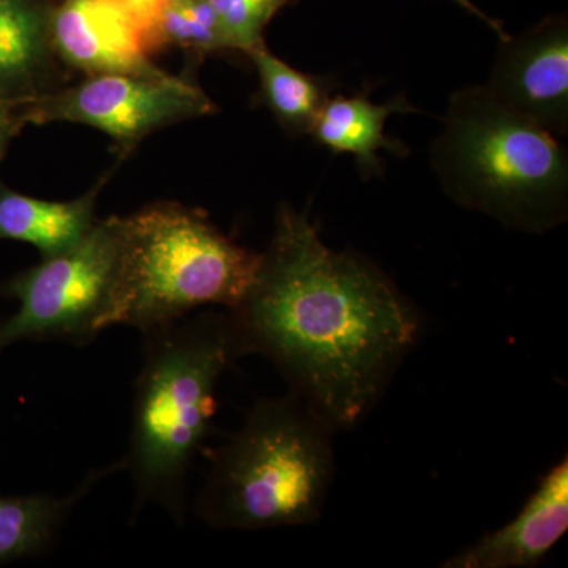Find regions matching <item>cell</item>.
Segmentation results:
<instances>
[{
    "instance_id": "7c38bea8",
    "label": "cell",
    "mask_w": 568,
    "mask_h": 568,
    "mask_svg": "<svg viewBox=\"0 0 568 568\" xmlns=\"http://www.w3.org/2000/svg\"><path fill=\"white\" fill-rule=\"evenodd\" d=\"M103 181L84 196L67 203L36 200L0 182V241H18L39 250L41 260L80 244L95 220Z\"/></svg>"
},
{
    "instance_id": "4fadbf2b",
    "label": "cell",
    "mask_w": 568,
    "mask_h": 568,
    "mask_svg": "<svg viewBox=\"0 0 568 568\" xmlns=\"http://www.w3.org/2000/svg\"><path fill=\"white\" fill-rule=\"evenodd\" d=\"M410 111L416 110L405 97L383 104L372 102L365 93L328 97L310 134L335 155H353L358 171L373 175L381 171V149L402 153V144L386 136L388 118L395 112Z\"/></svg>"
},
{
    "instance_id": "ffe728a7",
    "label": "cell",
    "mask_w": 568,
    "mask_h": 568,
    "mask_svg": "<svg viewBox=\"0 0 568 568\" xmlns=\"http://www.w3.org/2000/svg\"><path fill=\"white\" fill-rule=\"evenodd\" d=\"M452 2L457 3V6L463 7L466 11H469L470 14H474V17L478 18V20H481L484 22H487L489 28L493 29L499 36V39H503V37L507 36V32L504 31L503 24H500V21L493 20V18H489L488 14H485L484 11L480 9H477L476 3L473 2V0H452Z\"/></svg>"
},
{
    "instance_id": "ac0fdd59",
    "label": "cell",
    "mask_w": 568,
    "mask_h": 568,
    "mask_svg": "<svg viewBox=\"0 0 568 568\" xmlns=\"http://www.w3.org/2000/svg\"><path fill=\"white\" fill-rule=\"evenodd\" d=\"M136 22L151 54H155V29L168 0H115Z\"/></svg>"
},
{
    "instance_id": "5b68a950",
    "label": "cell",
    "mask_w": 568,
    "mask_h": 568,
    "mask_svg": "<svg viewBox=\"0 0 568 568\" xmlns=\"http://www.w3.org/2000/svg\"><path fill=\"white\" fill-rule=\"evenodd\" d=\"M261 253L235 244L203 213L148 205L122 219L121 253L97 331L129 325L142 335L205 308L235 310L260 268Z\"/></svg>"
},
{
    "instance_id": "d6986e66",
    "label": "cell",
    "mask_w": 568,
    "mask_h": 568,
    "mask_svg": "<svg viewBox=\"0 0 568 568\" xmlns=\"http://www.w3.org/2000/svg\"><path fill=\"white\" fill-rule=\"evenodd\" d=\"M24 126L20 110L11 106V104H0V162H2L3 153L7 145L20 130Z\"/></svg>"
},
{
    "instance_id": "7a4b0ae2",
    "label": "cell",
    "mask_w": 568,
    "mask_h": 568,
    "mask_svg": "<svg viewBox=\"0 0 568 568\" xmlns=\"http://www.w3.org/2000/svg\"><path fill=\"white\" fill-rule=\"evenodd\" d=\"M241 357L230 310H201L144 334L132 432L121 459L134 488V514L156 506L175 525L185 523L189 477L211 432L216 387Z\"/></svg>"
},
{
    "instance_id": "e0dca14e",
    "label": "cell",
    "mask_w": 568,
    "mask_h": 568,
    "mask_svg": "<svg viewBox=\"0 0 568 568\" xmlns=\"http://www.w3.org/2000/svg\"><path fill=\"white\" fill-rule=\"evenodd\" d=\"M294 0H211L230 50L250 52L264 44V29Z\"/></svg>"
},
{
    "instance_id": "6da1fadb",
    "label": "cell",
    "mask_w": 568,
    "mask_h": 568,
    "mask_svg": "<svg viewBox=\"0 0 568 568\" xmlns=\"http://www.w3.org/2000/svg\"><path fill=\"white\" fill-rule=\"evenodd\" d=\"M231 315L244 355L268 358L335 432L375 409L422 332L416 306L379 267L325 245L308 215L286 204Z\"/></svg>"
},
{
    "instance_id": "5bb4252c",
    "label": "cell",
    "mask_w": 568,
    "mask_h": 568,
    "mask_svg": "<svg viewBox=\"0 0 568 568\" xmlns=\"http://www.w3.org/2000/svg\"><path fill=\"white\" fill-rule=\"evenodd\" d=\"M114 473H122L121 459L92 470L69 495L0 496V566L51 549L78 504Z\"/></svg>"
},
{
    "instance_id": "52a82bcc",
    "label": "cell",
    "mask_w": 568,
    "mask_h": 568,
    "mask_svg": "<svg viewBox=\"0 0 568 568\" xmlns=\"http://www.w3.org/2000/svg\"><path fill=\"white\" fill-rule=\"evenodd\" d=\"M215 103L192 81L173 74H97L36 97L20 110L22 122H74L106 133L126 153L148 134L173 123L203 118Z\"/></svg>"
},
{
    "instance_id": "2e32d148",
    "label": "cell",
    "mask_w": 568,
    "mask_h": 568,
    "mask_svg": "<svg viewBox=\"0 0 568 568\" xmlns=\"http://www.w3.org/2000/svg\"><path fill=\"white\" fill-rule=\"evenodd\" d=\"M182 48L193 54L230 50L211 0H168L155 29L156 52Z\"/></svg>"
},
{
    "instance_id": "3957f363",
    "label": "cell",
    "mask_w": 568,
    "mask_h": 568,
    "mask_svg": "<svg viewBox=\"0 0 568 568\" xmlns=\"http://www.w3.org/2000/svg\"><path fill=\"white\" fill-rule=\"evenodd\" d=\"M432 164L455 203L510 230L541 234L566 222V148L487 85L450 97Z\"/></svg>"
},
{
    "instance_id": "ba28073f",
    "label": "cell",
    "mask_w": 568,
    "mask_h": 568,
    "mask_svg": "<svg viewBox=\"0 0 568 568\" xmlns=\"http://www.w3.org/2000/svg\"><path fill=\"white\" fill-rule=\"evenodd\" d=\"M487 88L530 121L568 133V22L548 17L529 31L499 39Z\"/></svg>"
},
{
    "instance_id": "30bf717a",
    "label": "cell",
    "mask_w": 568,
    "mask_h": 568,
    "mask_svg": "<svg viewBox=\"0 0 568 568\" xmlns=\"http://www.w3.org/2000/svg\"><path fill=\"white\" fill-rule=\"evenodd\" d=\"M568 529V459L538 481L517 517L444 560V568H530L540 566Z\"/></svg>"
},
{
    "instance_id": "9a60e30c",
    "label": "cell",
    "mask_w": 568,
    "mask_h": 568,
    "mask_svg": "<svg viewBox=\"0 0 568 568\" xmlns=\"http://www.w3.org/2000/svg\"><path fill=\"white\" fill-rule=\"evenodd\" d=\"M256 67L261 100L283 129L295 134H310L317 114L327 102L331 88L323 78L295 70L260 44L246 52Z\"/></svg>"
},
{
    "instance_id": "277c9868",
    "label": "cell",
    "mask_w": 568,
    "mask_h": 568,
    "mask_svg": "<svg viewBox=\"0 0 568 568\" xmlns=\"http://www.w3.org/2000/svg\"><path fill=\"white\" fill-rule=\"evenodd\" d=\"M334 435L293 392L254 403L241 428L212 452L197 517L216 530L320 521L335 478Z\"/></svg>"
},
{
    "instance_id": "9c48e42d",
    "label": "cell",
    "mask_w": 568,
    "mask_h": 568,
    "mask_svg": "<svg viewBox=\"0 0 568 568\" xmlns=\"http://www.w3.org/2000/svg\"><path fill=\"white\" fill-rule=\"evenodd\" d=\"M55 55L97 74H159L144 36L115 0H62L51 20Z\"/></svg>"
},
{
    "instance_id": "8fae6325",
    "label": "cell",
    "mask_w": 568,
    "mask_h": 568,
    "mask_svg": "<svg viewBox=\"0 0 568 568\" xmlns=\"http://www.w3.org/2000/svg\"><path fill=\"white\" fill-rule=\"evenodd\" d=\"M51 0H0V104L21 110L51 84Z\"/></svg>"
},
{
    "instance_id": "8992f818",
    "label": "cell",
    "mask_w": 568,
    "mask_h": 568,
    "mask_svg": "<svg viewBox=\"0 0 568 568\" xmlns=\"http://www.w3.org/2000/svg\"><path fill=\"white\" fill-rule=\"evenodd\" d=\"M122 216L93 223L80 244L0 284L20 308L0 323V353L24 339L85 345L99 335L121 253Z\"/></svg>"
}]
</instances>
